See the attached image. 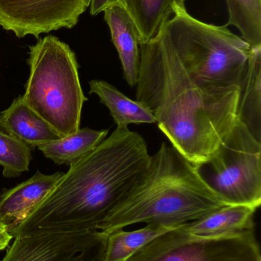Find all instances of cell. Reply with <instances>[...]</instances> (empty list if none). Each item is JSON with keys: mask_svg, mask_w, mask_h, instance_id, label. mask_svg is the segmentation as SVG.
I'll use <instances>...</instances> for the list:
<instances>
[{"mask_svg": "<svg viewBox=\"0 0 261 261\" xmlns=\"http://www.w3.org/2000/svg\"><path fill=\"white\" fill-rule=\"evenodd\" d=\"M139 50L136 100L153 113L172 146L200 168L237 123L240 88L193 79L162 30Z\"/></svg>", "mask_w": 261, "mask_h": 261, "instance_id": "cell-1", "label": "cell"}, {"mask_svg": "<svg viewBox=\"0 0 261 261\" xmlns=\"http://www.w3.org/2000/svg\"><path fill=\"white\" fill-rule=\"evenodd\" d=\"M151 155L145 139L116 128L93 150L70 165L12 238L49 232L99 231L109 213L140 182Z\"/></svg>", "mask_w": 261, "mask_h": 261, "instance_id": "cell-2", "label": "cell"}, {"mask_svg": "<svg viewBox=\"0 0 261 261\" xmlns=\"http://www.w3.org/2000/svg\"><path fill=\"white\" fill-rule=\"evenodd\" d=\"M225 205L200 168L162 142L140 182L109 213L99 231L109 234L138 223L180 226Z\"/></svg>", "mask_w": 261, "mask_h": 261, "instance_id": "cell-3", "label": "cell"}, {"mask_svg": "<svg viewBox=\"0 0 261 261\" xmlns=\"http://www.w3.org/2000/svg\"><path fill=\"white\" fill-rule=\"evenodd\" d=\"M27 64L30 73L25 102L61 137L77 132L87 99L75 52L59 38L49 35L29 47Z\"/></svg>", "mask_w": 261, "mask_h": 261, "instance_id": "cell-4", "label": "cell"}, {"mask_svg": "<svg viewBox=\"0 0 261 261\" xmlns=\"http://www.w3.org/2000/svg\"><path fill=\"white\" fill-rule=\"evenodd\" d=\"M190 76L202 85H240L251 47L228 25L196 19L179 9L162 29Z\"/></svg>", "mask_w": 261, "mask_h": 261, "instance_id": "cell-5", "label": "cell"}, {"mask_svg": "<svg viewBox=\"0 0 261 261\" xmlns=\"http://www.w3.org/2000/svg\"><path fill=\"white\" fill-rule=\"evenodd\" d=\"M204 166V179L226 205L260 207L261 142L239 121Z\"/></svg>", "mask_w": 261, "mask_h": 261, "instance_id": "cell-6", "label": "cell"}, {"mask_svg": "<svg viewBox=\"0 0 261 261\" xmlns=\"http://www.w3.org/2000/svg\"><path fill=\"white\" fill-rule=\"evenodd\" d=\"M184 225L151 241L127 261H261L254 230L197 236Z\"/></svg>", "mask_w": 261, "mask_h": 261, "instance_id": "cell-7", "label": "cell"}, {"mask_svg": "<svg viewBox=\"0 0 261 261\" xmlns=\"http://www.w3.org/2000/svg\"><path fill=\"white\" fill-rule=\"evenodd\" d=\"M107 238L101 231L14 238L0 261H103Z\"/></svg>", "mask_w": 261, "mask_h": 261, "instance_id": "cell-8", "label": "cell"}, {"mask_svg": "<svg viewBox=\"0 0 261 261\" xmlns=\"http://www.w3.org/2000/svg\"><path fill=\"white\" fill-rule=\"evenodd\" d=\"M90 0H0V26L21 38L72 29Z\"/></svg>", "mask_w": 261, "mask_h": 261, "instance_id": "cell-9", "label": "cell"}, {"mask_svg": "<svg viewBox=\"0 0 261 261\" xmlns=\"http://www.w3.org/2000/svg\"><path fill=\"white\" fill-rule=\"evenodd\" d=\"M63 173L34 176L0 196V222L11 228L22 222L32 210L47 196Z\"/></svg>", "mask_w": 261, "mask_h": 261, "instance_id": "cell-10", "label": "cell"}, {"mask_svg": "<svg viewBox=\"0 0 261 261\" xmlns=\"http://www.w3.org/2000/svg\"><path fill=\"white\" fill-rule=\"evenodd\" d=\"M112 41L122 64L124 79L131 87L137 84L140 67L139 32L124 3H116L104 11Z\"/></svg>", "mask_w": 261, "mask_h": 261, "instance_id": "cell-11", "label": "cell"}, {"mask_svg": "<svg viewBox=\"0 0 261 261\" xmlns=\"http://www.w3.org/2000/svg\"><path fill=\"white\" fill-rule=\"evenodd\" d=\"M0 130L30 147H40L61 137L27 105L22 96L14 99L9 108L0 113Z\"/></svg>", "mask_w": 261, "mask_h": 261, "instance_id": "cell-12", "label": "cell"}, {"mask_svg": "<svg viewBox=\"0 0 261 261\" xmlns=\"http://www.w3.org/2000/svg\"><path fill=\"white\" fill-rule=\"evenodd\" d=\"M239 88L238 121L261 142V46L251 47Z\"/></svg>", "mask_w": 261, "mask_h": 261, "instance_id": "cell-13", "label": "cell"}, {"mask_svg": "<svg viewBox=\"0 0 261 261\" xmlns=\"http://www.w3.org/2000/svg\"><path fill=\"white\" fill-rule=\"evenodd\" d=\"M257 208L246 205H227L210 214L188 222L184 228L197 236H215L254 230Z\"/></svg>", "mask_w": 261, "mask_h": 261, "instance_id": "cell-14", "label": "cell"}, {"mask_svg": "<svg viewBox=\"0 0 261 261\" xmlns=\"http://www.w3.org/2000/svg\"><path fill=\"white\" fill-rule=\"evenodd\" d=\"M90 94L99 97L101 103L108 108L116 128L128 127L130 124H154L156 119L147 107L137 100H133L116 87L101 80L89 83Z\"/></svg>", "mask_w": 261, "mask_h": 261, "instance_id": "cell-15", "label": "cell"}, {"mask_svg": "<svg viewBox=\"0 0 261 261\" xmlns=\"http://www.w3.org/2000/svg\"><path fill=\"white\" fill-rule=\"evenodd\" d=\"M185 2L124 0V5L137 28L140 43H146L158 35L178 9H185Z\"/></svg>", "mask_w": 261, "mask_h": 261, "instance_id": "cell-16", "label": "cell"}, {"mask_svg": "<svg viewBox=\"0 0 261 261\" xmlns=\"http://www.w3.org/2000/svg\"><path fill=\"white\" fill-rule=\"evenodd\" d=\"M108 130L84 128L38 147L45 158L57 164L72 165L90 153L108 135Z\"/></svg>", "mask_w": 261, "mask_h": 261, "instance_id": "cell-17", "label": "cell"}, {"mask_svg": "<svg viewBox=\"0 0 261 261\" xmlns=\"http://www.w3.org/2000/svg\"><path fill=\"white\" fill-rule=\"evenodd\" d=\"M178 227L149 224L134 231H112L107 234L103 261H127L151 241Z\"/></svg>", "mask_w": 261, "mask_h": 261, "instance_id": "cell-18", "label": "cell"}, {"mask_svg": "<svg viewBox=\"0 0 261 261\" xmlns=\"http://www.w3.org/2000/svg\"><path fill=\"white\" fill-rule=\"evenodd\" d=\"M227 25L237 28L251 47L261 46V0H226Z\"/></svg>", "mask_w": 261, "mask_h": 261, "instance_id": "cell-19", "label": "cell"}, {"mask_svg": "<svg viewBox=\"0 0 261 261\" xmlns=\"http://www.w3.org/2000/svg\"><path fill=\"white\" fill-rule=\"evenodd\" d=\"M32 147L0 130V165L6 178H15L29 170Z\"/></svg>", "mask_w": 261, "mask_h": 261, "instance_id": "cell-20", "label": "cell"}, {"mask_svg": "<svg viewBox=\"0 0 261 261\" xmlns=\"http://www.w3.org/2000/svg\"><path fill=\"white\" fill-rule=\"evenodd\" d=\"M116 3H124V0H90V15H98Z\"/></svg>", "mask_w": 261, "mask_h": 261, "instance_id": "cell-21", "label": "cell"}, {"mask_svg": "<svg viewBox=\"0 0 261 261\" xmlns=\"http://www.w3.org/2000/svg\"><path fill=\"white\" fill-rule=\"evenodd\" d=\"M12 239L13 238L9 233V228L0 222V251H3L9 246Z\"/></svg>", "mask_w": 261, "mask_h": 261, "instance_id": "cell-22", "label": "cell"}, {"mask_svg": "<svg viewBox=\"0 0 261 261\" xmlns=\"http://www.w3.org/2000/svg\"><path fill=\"white\" fill-rule=\"evenodd\" d=\"M0 196H1V192H0Z\"/></svg>", "mask_w": 261, "mask_h": 261, "instance_id": "cell-23", "label": "cell"}]
</instances>
